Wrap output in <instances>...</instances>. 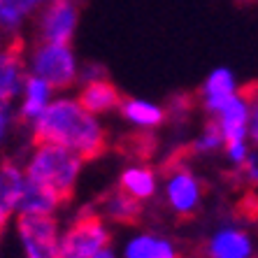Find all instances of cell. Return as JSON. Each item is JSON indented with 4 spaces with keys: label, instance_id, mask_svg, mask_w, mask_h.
Returning a JSON list of instances; mask_svg holds the SVG:
<instances>
[{
    "label": "cell",
    "instance_id": "obj_22",
    "mask_svg": "<svg viewBox=\"0 0 258 258\" xmlns=\"http://www.w3.org/2000/svg\"><path fill=\"white\" fill-rule=\"evenodd\" d=\"M249 135H251L253 144L258 147V105L253 107L251 114H249Z\"/></svg>",
    "mask_w": 258,
    "mask_h": 258
},
{
    "label": "cell",
    "instance_id": "obj_15",
    "mask_svg": "<svg viewBox=\"0 0 258 258\" xmlns=\"http://www.w3.org/2000/svg\"><path fill=\"white\" fill-rule=\"evenodd\" d=\"M102 210H105V216L112 219L116 223H123V226H131V223H138L142 219V200L128 196L126 191H112L102 203Z\"/></svg>",
    "mask_w": 258,
    "mask_h": 258
},
{
    "label": "cell",
    "instance_id": "obj_13",
    "mask_svg": "<svg viewBox=\"0 0 258 258\" xmlns=\"http://www.w3.org/2000/svg\"><path fill=\"white\" fill-rule=\"evenodd\" d=\"M203 96H205V109L207 112H219V109L235 96V79L233 72L228 68H219L210 75V79L203 86Z\"/></svg>",
    "mask_w": 258,
    "mask_h": 258
},
{
    "label": "cell",
    "instance_id": "obj_10",
    "mask_svg": "<svg viewBox=\"0 0 258 258\" xmlns=\"http://www.w3.org/2000/svg\"><path fill=\"white\" fill-rule=\"evenodd\" d=\"M79 105L91 112V114H102V112H109V109L121 107V91L116 89L114 82H109L107 77H91L86 79V84L82 86V93H79Z\"/></svg>",
    "mask_w": 258,
    "mask_h": 258
},
{
    "label": "cell",
    "instance_id": "obj_4",
    "mask_svg": "<svg viewBox=\"0 0 258 258\" xmlns=\"http://www.w3.org/2000/svg\"><path fill=\"white\" fill-rule=\"evenodd\" d=\"M33 75L42 77L49 89H70L77 79V66L70 44H40L33 54Z\"/></svg>",
    "mask_w": 258,
    "mask_h": 258
},
{
    "label": "cell",
    "instance_id": "obj_5",
    "mask_svg": "<svg viewBox=\"0 0 258 258\" xmlns=\"http://www.w3.org/2000/svg\"><path fill=\"white\" fill-rule=\"evenodd\" d=\"M17 233L26 258H58V226L51 214H19Z\"/></svg>",
    "mask_w": 258,
    "mask_h": 258
},
{
    "label": "cell",
    "instance_id": "obj_3",
    "mask_svg": "<svg viewBox=\"0 0 258 258\" xmlns=\"http://www.w3.org/2000/svg\"><path fill=\"white\" fill-rule=\"evenodd\" d=\"M109 240L112 235L102 216L93 210H82L58 240V258H93L109 246Z\"/></svg>",
    "mask_w": 258,
    "mask_h": 258
},
{
    "label": "cell",
    "instance_id": "obj_2",
    "mask_svg": "<svg viewBox=\"0 0 258 258\" xmlns=\"http://www.w3.org/2000/svg\"><path fill=\"white\" fill-rule=\"evenodd\" d=\"M82 165H84V158L79 154L60 144L42 142L37 144L35 154L26 165V177L49 188L60 200V205H66L75 196V184L82 172Z\"/></svg>",
    "mask_w": 258,
    "mask_h": 258
},
{
    "label": "cell",
    "instance_id": "obj_25",
    "mask_svg": "<svg viewBox=\"0 0 258 258\" xmlns=\"http://www.w3.org/2000/svg\"><path fill=\"white\" fill-rule=\"evenodd\" d=\"M28 3H30V5H33V7H35L37 3H42V0H28Z\"/></svg>",
    "mask_w": 258,
    "mask_h": 258
},
{
    "label": "cell",
    "instance_id": "obj_1",
    "mask_svg": "<svg viewBox=\"0 0 258 258\" xmlns=\"http://www.w3.org/2000/svg\"><path fill=\"white\" fill-rule=\"evenodd\" d=\"M33 140L35 144H60L79 154L84 161H93L107 151V135L98 123L96 114L86 112L79 100H68V98L49 102L44 107V112L35 119Z\"/></svg>",
    "mask_w": 258,
    "mask_h": 258
},
{
    "label": "cell",
    "instance_id": "obj_21",
    "mask_svg": "<svg viewBox=\"0 0 258 258\" xmlns=\"http://www.w3.org/2000/svg\"><path fill=\"white\" fill-rule=\"evenodd\" d=\"M221 144H223V133H221L219 121L214 119L205 126V133L193 142V149L196 151H214V149H219Z\"/></svg>",
    "mask_w": 258,
    "mask_h": 258
},
{
    "label": "cell",
    "instance_id": "obj_16",
    "mask_svg": "<svg viewBox=\"0 0 258 258\" xmlns=\"http://www.w3.org/2000/svg\"><path fill=\"white\" fill-rule=\"evenodd\" d=\"M126 258H181L177 246L158 235H138L126 246Z\"/></svg>",
    "mask_w": 258,
    "mask_h": 258
},
{
    "label": "cell",
    "instance_id": "obj_17",
    "mask_svg": "<svg viewBox=\"0 0 258 258\" xmlns=\"http://www.w3.org/2000/svg\"><path fill=\"white\" fill-rule=\"evenodd\" d=\"M119 188L138 200H149L156 193V177L149 168H128L119 177Z\"/></svg>",
    "mask_w": 258,
    "mask_h": 258
},
{
    "label": "cell",
    "instance_id": "obj_20",
    "mask_svg": "<svg viewBox=\"0 0 258 258\" xmlns=\"http://www.w3.org/2000/svg\"><path fill=\"white\" fill-rule=\"evenodd\" d=\"M30 10L33 5L28 0H0V28H17Z\"/></svg>",
    "mask_w": 258,
    "mask_h": 258
},
{
    "label": "cell",
    "instance_id": "obj_12",
    "mask_svg": "<svg viewBox=\"0 0 258 258\" xmlns=\"http://www.w3.org/2000/svg\"><path fill=\"white\" fill-rule=\"evenodd\" d=\"M253 251L251 240L244 230L223 228L210 240L207 253L210 258H249Z\"/></svg>",
    "mask_w": 258,
    "mask_h": 258
},
{
    "label": "cell",
    "instance_id": "obj_8",
    "mask_svg": "<svg viewBox=\"0 0 258 258\" xmlns=\"http://www.w3.org/2000/svg\"><path fill=\"white\" fill-rule=\"evenodd\" d=\"M77 28V7L72 0H49V7L40 19V35L44 42L70 44Z\"/></svg>",
    "mask_w": 258,
    "mask_h": 258
},
{
    "label": "cell",
    "instance_id": "obj_7",
    "mask_svg": "<svg viewBox=\"0 0 258 258\" xmlns=\"http://www.w3.org/2000/svg\"><path fill=\"white\" fill-rule=\"evenodd\" d=\"M168 184H165V193H168L170 210L177 216L186 219L200 205V181L196 179V174L186 168V165H174L170 168Z\"/></svg>",
    "mask_w": 258,
    "mask_h": 258
},
{
    "label": "cell",
    "instance_id": "obj_24",
    "mask_svg": "<svg viewBox=\"0 0 258 258\" xmlns=\"http://www.w3.org/2000/svg\"><path fill=\"white\" fill-rule=\"evenodd\" d=\"M93 258H114V253H112V249H109V246H105V249H100V251H98Z\"/></svg>",
    "mask_w": 258,
    "mask_h": 258
},
{
    "label": "cell",
    "instance_id": "obj_19",
    "mask_svg": "<svg viewBox=\"0 0 258 258\" xmlns=\"http://www.w3.org/2000/svg\"><path fill=\"white\" fill-rule=\"evenodd\" d=\"M119 109L128 121L138 123V126H144V128L161 126L163 121H165V112H163L158 105H151V102H144V100H135V98H126V100L121 102Z\"/></svg>",
    "mask_w": 258,
    "mask_h": 258
},
{
    "label": "cell",
    "instance_id": "obj_6",
    "mask_svg": "<svg viewBox=\"0 0 258 258\" xmlns=\"http://www.w3.org/2000/svg\"><path fill=\"white\" fill-rule=\"evenodd\" d=\"M219 126L223 133V144L228 149V156L233 163L242 165L246 154V133H249V105H246L244 98H240L235 93L226 105H223L219 112Z\"/></svg>",
    "mask_w": 258,
    "mask_h": 258
},
{
    "label": "cell",
    "instance_id": "obj_26",
    "mask_svg": "<svg viewBox=\"0 0 258 258\" xmlns=\"http://www.w3.org/2000/svg\"><path fill=\"white\" fill-rule=\"evenodd\" d=\"M256 181H258V174H256Z\"/></svg>",
    "mask_w": 258,
    "mask_h": 258
},
{
    "label": "cell",
    "instance_id": "obj_9",
    "mask_svg": "<svg viewBox=\"0 0 258 258\" xmlns=\"http://www.w3.org/2000/svg\"><path fill=\"white\" fill-rule=\"evenodd\" d=\"M24 77V44L21 40L10 42L0 51V105H10L19 93Z\"/></svg>",
    "mask_w": 258,
    "mask_h": 258
},
{
    "label": "cell",
    "instance_id": "obj_11",
    "mask_svg": "<svg viewBox=\"0 0 258 258\" xmlns=\"http://www.w3.org/2000/svg\"><path fill=\"white\" fill-rule=\"evenodd\" d=\"M24 172L14 161H0V233L19 210V198L24 191Z\"/></svg>",
    "mask_w": 258,
    "mask_h": 258
},
{
    "label": "cell",
    "instance_id": "obj_18",
    "mask_svg": "<svg viewBox=\"0 0 258 258\" xmlns=\"http://www.w3.org/2000/svg\"><path fill=\"white\" fill-rule=\"evenodd\" d=\"M47 105H49V84L37 75L26 77V100L21 105V119L35 121L44 112Z\"/></svg>",
    "mask_w": 258,
    "mask_h": 258
},
{
    "label": "cell",
    "instance_id": "obj_14",
    "mask_svg": "<svg viewBox=\"0 0 258 258\" xmlns=\"http://www.w3.org/2000/svg\"><path fill=\"white\" fill-rule=\"evenodd\" d=\"M56 207H60V200L54 193L26 177L24 191L19 198V214H51Z\"/></svg>",
    "mask_w": 258,
    "mask_h": 258
},
{
    "label": "cell",
    "instance_id": "obj_23",
    "mask_svg": "<svg viewBox=\"0 0 258 258\" xmlns=\"http://www.w3.org/2000/svg\"><path fill=\"white\" fill-rule=\"evenodd\" d=\"M7 109H10V105H0V138H3V133H5V126H7Z\"/></svg>",
    "mask_w": 258,
    "mask_h": 258
}]
</instances>
